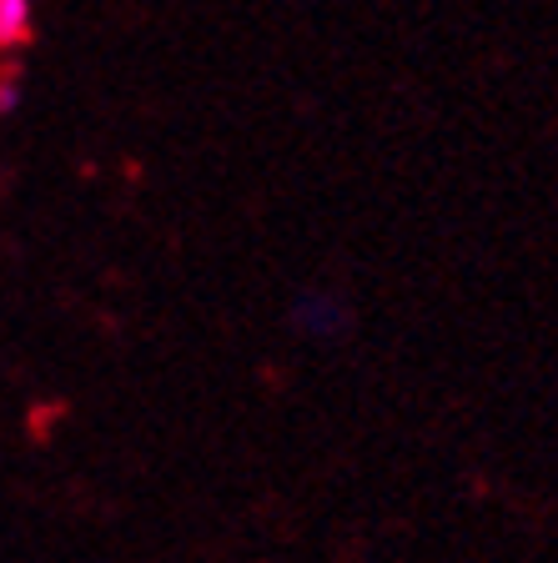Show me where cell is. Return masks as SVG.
I'll return each instance as SVG.
<instances>
[{"instance_id": "obj_1", "label": "cell", "mask_w": 558, "mask_h": 563, "mask_svg": "<svg viewBox=\"0 0 558 563\" xmlns=\"http://www.w3.org/2000/svg\"><path fill=\"white\" fill-rule=\"evenodd\" d=\"M35 31V15H31V0H0V51L25 46Z\"/></svg>"}, {"instance_id": "obj_2", "label": "cell", "mask_w": 558, "mask_h": 563, "mask_svg": "<svg viewBox=\"0 0 558 563\" xmlns=\"http://www.w3.org/2000/svg\"><path fill=\"white\" fill-rule=\"evenodd\" d=\"M338 317H342V307H332V302H303L297 307V328H307L313 338H327V332H338Z\"/></svg>"}, {"instance_id": "obj_3", "label": "cell", "mask_w": 558, "mask_h": 563, "mask_svg": "<svg viewBox=\"0 0 558 563\" xmlns=\"http://www.w3.org/2000/svg\"><path fill=\"white\" fill-rule=\"evenodd\" d=\"M15 106H21V81H15V76H0V117H11Z\"/></svg>"}]
</instances>
